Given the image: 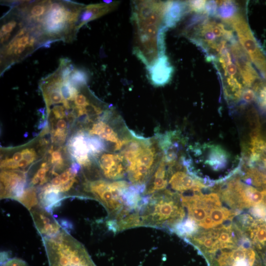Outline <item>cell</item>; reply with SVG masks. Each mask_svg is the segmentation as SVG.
<instances>
[{
	"mask_svg": "<svg viewBox=\"0 0 266 266\" xmlns=\"http://www.w3.org/2000/svg\"><path fill=\"white\" fill-rule=\"evenodd\" d=\"M168 1L135 0L132 2L133 52L147 68L165 55L164 18Z\"/></svg>",
	"mask_w": 266,
	"mask_h": 266,
	"instance_id": "6da1fadb",
	"label": "cell"
},
{
	"mask_svg": "<svg viewBox=\"0 0 266 266\" xmlns=\"http://www.w3.org/2000/svg\"><path fill=\"white\" fill-rule=\"evenodd\" d=\"M139 213L142 226L166 229L170 232L185 215L180 195L166 189L149 196Z\"/></svg>",
	"mask_w": 266,
	"mask_h": 266,
	"instance_id": "7a4b0ae2",
	"label": "cell"
},
{
	"mask_svg": "<svg viewBox=\"0 0 266 266\" xmlns=\"http://www.w3.org/2000/svg\"><path fill=\"white\" fill-rule=\"evenodd\" d=\"M42 239L49 266H97L85 247L63 228L57 235Z\"/></svg>",
	"mask_w": 266,
	"mask_h": 266,
	"instance_id": "3957f363",
	"label": "cell"
},
{
	"mask_svg": "<svg viewBox=\"0 0 266 266\" xmlns=\"http://www.w3.org/2000/svg\"><path fill=\"white\" fill-rule=\"evenodd\" d=\"M130 140L121 152L127 165L129 180L133 185H145L155 170L157 151L150 140L137 136Z\"/></svg>",
	"mask_w": 266,
	"mask_h": 266,
	"instance_id": "277c9868",
	"label": "cell"
},
{
	"mask_svg": "<svg viewBox=\"0 0 266 266\" xmlns=\"http://www.w3.org/2000/svg\"><path fill=\"white\" fill-rule=\"evenodd\" d=\"M125 180L113 182L99 179L86 181L84 193L86 198L99 201L106 209L108 219L116 218L126 207L123 199L124 191L130 186Z\"/></svg>",
	"mask_w": 266,
	"mask_h": 266,
	"instance_id": "5b68a950",
	"label": "cell"
},
{
	"mask_svg": "<svg viewBox=\"0 0 266 266\" xmlns=\"http://www.w3.org/2000/svg\"><path fill=\"white\" fill-rule=\"evenodd\" d=\"M48 143L44 139H39L37 143L35 142L2 152L0 155V169L27 173L45 157Z\"/></svg>",
	"mask_w": 266,
	"mask_h": 266,
	"instance_id": "8992f818",
	"label": "cell"
},
{
	"mask_svg": "<svg viewBox=\"0 0 266 266\" xmlns=\"http://www.w3.org/2000/svg\"><path fill=\"white\" fill-rule=\"evenodd\" d=\"M228 25L235 32L237 38L250 61L266 80V55L254 36L243 14L239 13Z\"/></svg>",
	"mask_w": 266,
	"mask_h": 266,
	"instance_id": "52a82bcc",
	"label": "cell"
},
{
	"mask_svg": "<svg viewBox=\"0 0 266 266\" xmlns=\"http://www.w3.org/2000/svg\"><path fill=\"white\" fill-rule=\"evenodd\" d=\"M71 4L61 2H51L49 9L42 22L46 33L51 36L59 35L62 32L68 33L71 29L67 23V15Z\"/></svg>",
	"mask_w": 266,
	"mask_h": 266,
	"instance_id": "ba28073f",
	"label": "cell"
},
{
	"mask_svg": "<svg viewBox=\"0 0 266 266\" xmlns=\"http://www.w3.org/2000/svg\"><path fill=\"white\" fill-rule=\"evenodd\" d=\"M233 62L245 87L250 88L261 79L237 38L229 43Z\"/></svg>",
	"mask_w": 266,
	"mask_h": 266,
	"instance_id": "9c48e42d",
	"label": "cell"
},
{
	"mask_svg": "<svg viewBox=\"0 0 266 266\" xmlns=\"http://www.w3.org/2000/svg\"><path fill=\"white\" fill-rule=\"evenodd\" d=\"M27 186V173L19 170H1L0 199L16 200Z\"/></svg>",
	"mask_w": 266,
	"mask_h": 266,
	"instance_id": "30bf717a",
	"label": "cell"
},
{
	"mask_svg": "<svg viewBox=\"0 0 266 266\" xmlns=\"http://www.w3.org/2000/svg\"><path fill=\"white\" fill-rule=\"evenodd\" d=\"M201 147L205 152L203 154L200 147L194 148L202 156L198 162H202L203 166L207 167L214 173L223 172L228 166L231 156L219 146L204 144Z\"/></svg>",
	"mask_w": 266,
	"mask_h": 266,
	"instance_id": "8fae6325",
	"label": "cell"
},
{
	"mask_svg": "<svg viewBox=\"0 0 266 266\" xmlns=\"http://www.w3.org/2000/svg\"><path fill=\"white\" fill-rule=\"evenodd\" d=\"M34 226L42 238L57 235L63 229L51 213L40 204L30 211Z\"/></svg>",
	"mask_w": 266,
	"mask_h": 266,
	"instance_id": "7c38bea8",
	"label": "cell"
},
{
	"mask_svg": "<svg viewBox=\"0 0 266 266\" xmlns=\"http://www.w3.org/2000/svg\"><path fill=\"white\" fill-rule=\"evenodd\" d=\"M112 114V110H108L101 118L94 122L91 129L83 131L89 135L99 137L105 143V141H108L114 143V149L118 150L127 144L130 139L128 138L120 139L117 133L107 123V120Z\"/></svg>",
	"mask_w": 266,
	"mask_h": 266,
	"instance_id": "4fadbf2b",
	"label": "cell"
},
{
	"mask_svg": "<svg viewBox=\"0 0 266 266\" xmlns=\"http://www.w3.org/2000/svg\"><path fill=\"white\" fill-rule=\"evenodd\" d=\"M97 158L101 172L106 178L115 181L124 177L127 165L121 154L106 152Z\"/></svg>",
	"mask_w": 266,
	"mask_h": 266,
	"instance_id": "5bb4252c",
	"label": "cell"
},
{
	"mask_svg": "<svg viewBox=\"0 0 266 266\" xmlns=\"http://www.w3.org/2000/svg\"><path fill=\"white\" fill-rule=\"evenodd\" d=\"M168 183L173 190L180 193L200 192L202 189L207 187L199 179L183 171L172 173Z\"/></svg>",
	"mask_w": 266,
	"mask_h": 266,
	"instance_id": "9a60e30c",
	"label": "cell"
},
{
	"mask_svg": "<svg viewBox=\"0 0 266 266\" xmlns=\"http://www.w3.org/2000/svg\"><path fill=\"white\" fill-rule=\"evenodd\" d=\"M253 247L262 256L266 254V220L254 219L243 231Z\"/></svg>",
	"mask_w": 266,
	"mask_h": 266,
	"instance_id": "2e32d148",
	"label": "cell"
},
{
	"mask_svg": "<svg viewBox=\"0 0 266 266\" xmlns=\"http://www.w3.org/2000/svg\"><path fill=\"white\" fill-rule=\"evenodd\" d=\"M147 68L150 80L156 86H162L167 84L173 72V66L166 55L160 57Z\"/></svg>",
	"mask_w": 266,
	"mask_h": 266,
	"instance_id": "e0dca14e",
	"label": "cell"
},
{
	"mask_svg": "<svg viewBox=\"0 0 266 266\" xmlns=\"http://www.w3.org/2000/svg\"><path fill=\"white\" fill-rule=\"evenodd\" d=\"M190 12L187 1H168L164 18L167 29L173 28Z\"/></svg>",
	"mask_w": 266,
	"mask_h": 266,
	"instance_id": "ac0fdd59",
	"label": "cell"
},
{
	"mask_svg": "<svg viewBox=\"0 0 266 266\" xmlns=\"http://www.w3.org/2000/svg\"><path fill=\"white\" fill-rule=\"evenodd\" d=\"M166 165V163L163 157L157 166L150 183L146 186L144 195L150 196L166 190L167 186L168 177Z\"/></svg>",
	"mask_w": 266,
	"mask_h": 266,
	"instance_id": "d6986e66",
	"label": "cell"
},
{
	"mask_svg": "<svg viewBox=\"0 0 266 266\" xmlns=\"http://www.w3.org/2000/svg\"><path fill=\"white\" fill-rule=\"evenodd\" d=\"M217 9L215 18L228 25L240 12L238 5L232 0H216Z\"/></svg>",
	"mask_w": 266,
	"mask_h": 266,
	"instance_id": "ffe728a7",
	"label": "cell"
},
{
	"mask_svg": "<svg viewBox=\"0 0 266 266\" xmlns=\"http://www.w3.org/2000/svg\"><path fill=\"white\" fill-rule=\"evenodd\" d=\"M197 223L188 217L176 224L171 232L175 233L184 239L188 238L197 233L200 229Z\"/></svg>",
	"mask_w": 266,
	"mask_h": 266,
	"instance_id": "44dd1931",
	"label": "cell"
},
{
	"mask_svg": "<svg viewBox=\"0 0 266 266\" xmlns=\"http://www.w3.org/2000/svg\"><path fill=\"white\" fill-rule=\"evenodd\" d=\"M118 4L117 1L92 4L85 6L84 9L91 14V20H93L115 9Z\"/></svg>",
	"mask_w": 266,
	"mask_h": 266,
	"instance_id": "7402d4cb",
	"label": "cell"
},
{
	"mask_svg": "<svg viewBox=\"0 0 266 266\" xmlns=\"http://www.w3.org/2000/svg\"><path fill=\"white\" fill-rule=\"evenodd\" d=\"M29 211L39 204L38 191L31 187H27L22 194L16 199Z\"/></svg>",
	"mask_w": 266,
	"mask_h": 266,
	"instance_id": "603a6c76",
	"label": "cell"
},
{
	"mask_svg": "<svg viewBox=\"0 0 266 266\" xmlns=\"http://www.w3.org/2000/svg\"><path fill=\"white\" fill-rule=\"evenodd\" d=\"M253 90L256 94V101L259 108L266 112V83L261 80L253 86Z\"/></svg>",
	"mask_w": 266,
	"mask_h": 266,
	"instance_id": "cb8c5ba5",
	"label": "cell"
},
{
	"mask_svg": "<svg viewBox=\"0 0 266 266\" xmlns=\"http://www.w3.org/2000/svg\"><path fill=\"white\" fill-rule=\"evenodd\" d=\"M51 2L50 1L40 2L34 4L29 9V17L31 19L37 18V21L40 20L41 22V20L40 18H41V16L46 15Z\"/></svg>",
	"mask_w": 266,
	"mask_h": 266,
	"instance_id": "d4e9b609",
	"label": "cell"
},
{
	"mask_svg": "<svg viewBox=\"0 0 266 266\" xmlns=\"http://www.w3.org/2000/svg\"><path fill=\"white\" fill-rule=\"evenodd\" d=\"M207 0H189L187 1L190 12L196 14L204 15V11Z\"/></svg>",
	"mask_w": 266,
	"mask_h": 266,
	"instance_id": "484cf974",
	"label": "cell"
},
{
	"mask_svg": "<svg viewBox=\"0 0 266 266\" xmlns=\"http://www.w3.org/2000/svg\"><path fill=\"white\" fill-rule=\"evenodd\" d=\"M0 264V266H28L25 261L16 257L9 258Z\"/></svg>",
	"mask_w": 266,
	"mask_h": 266,
	"instance_id": "4316f807",
	"label": "cell"
},
{
	"mask_svg": "<svg viewBox=\"0 0 266 266\" xmlns=\"http://www.w3.org/2000/svg\"><path fill=\"white\" fill-rule=\"evenodd\" d=\"M241 98L245 103H250L256 100V94L253 89L245 87L242 92Z\"/></svg>",
	"mask_w": 266,
	"mask_h": 266,
	"instance_id": "83f0119b",
	"label": "cell"
},
{
	"mask_svg": "<svg viewBox=\"0 0 266 266\" xmlns=\"http://www.w3.org/2000/svg\"><path fill=\"white\" fill-rule=\"evenodd\" d=\"M17 23L14 20H12L3 24L0 29V37L10 33L16 26Z\"/></svg>",
	"mask_w": 266,
	"mask_h": 266,
	"instance_id": "f1b7e54d",
	"label": "cell"
},
{
	"mask_svg": "<svg viewBox=\"0 0 266 266\" xmlns=\"http://www.w3.org/2000/svg\"><path fill=\"white\" fill-rule=\"evenodd\" d=\"M26 48H27V46L17 47L15 49L13 52V56H14L15 57H17L18 56H20L26 49Z\"/></svg>",
	"mask_w": 266,
	"mask_h": 266,
	"instance_id": "f546056e",
	"label": "cell"
},
{
	"mask_svg": "<svg viewBox=\"0 0 266 266\" xmlns=\"http://www.w3.org/2000/svg\"><path fill=\"white\" fill-rule=\"evenodd\" d=\"M35 42V37L33 36H31L30 38L29 43L27 45V48H32Z\"/></svg>",
	"mask_w": 266,
	"mask_h": 266,
	"instance_id": "4dcf8cb0",
	"label": "cell"
},
{
	"mask_svg": "<svg viewBox=\"0 0 266 266\" xmlns=\"http://www.w3.org/2000/svg\"><path fill=\"white\" fill-rule=\"evenodd\" d=\"M262 191L264 196L263 205H264L266 207V188H264V190H263Z\"/></svg>",
	"mask_w": 266,
	"mask_h": 266,
	"instance_id": "1f68e13d",
	"label": "cell"
},
{
	"mask_svg": "<svg viewBox=\"0 0 266 266\" xmlns=\"http://www.w3.org/2000/svg\"><path fill=\"white\" fill-rule=\"evenodd\" d=\"M255 266H264V265H263L261 261L258 263Z\"/></svg>",
	"mask_w": 266,
	"mask_h": 266,
	"instance_id": "d6a6232c",
	"label": "cell"
}]
</instances>
